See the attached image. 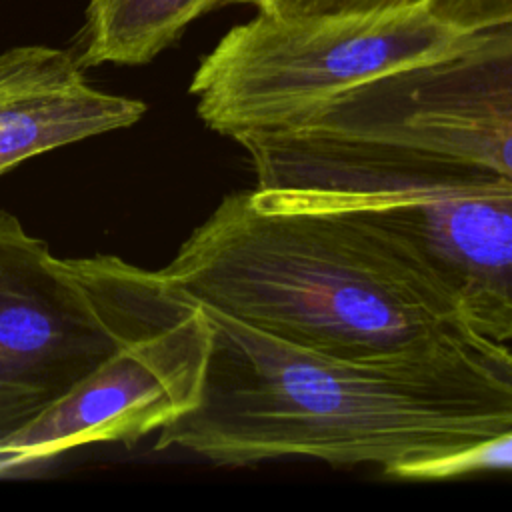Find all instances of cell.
<instances>
[{"mask_svg": "<svg viewBox=\"0 0 512 512\" xmlns=\"http://www.w3.org/2000/svg\"><path fill=\"white\" fill-rule=\"evenodd\" d=\"M436 0H242V4H252L258 12L274 14H312V12H368L402 8Z\"/></svg>", "mask_w": 512, "mask_h": 512, "instance_id": "11", "label": "cell"}, {"mask_svg": "<svg viewBox=\"0 0 512 512\" xmlns=\"http://www.w3.org/2000/svg\"><path fill=\"white\" fill-rule=\"evenodd\" d=\"M242 0H88L74 52L82 68L142 66L200 16Z\"/></svg>", "mask_w": 512, "mask_h": 512, "instance_id": "9", "label": "cell"}, {"mask_svg": "<svg viewBox=\"0 0 512 512\" xmlns=\"http://www.w3.org/2000/svg\"><path fill=\"white\" fill-rule=\"evenodd\" d=\"M512 472V428L456 454L432 458L398 468V480H450L478 472Z\"/></svg>", "mask_w": 512, "mask_h": 512, "instance_id": "10", "label": "cell"}, {"mask_svg": "<svg viewBox=\"0 0 512 512\" xmlns=\"http://www.w3.org/2000/svg\"><path fill=\"white\" fill-rule=\"evenodd\" d=\"M158 284L118 256L56 258L0 210V446L134 332Z\"/></svg>", "mask_w": 512, "mask_h": 512, "instance_id": "5", "label": "cell"}, {"mask_svg": "<svg viewBox=\"0 0 512 512\" xmlns=\"http://www.w3.org/2000/svg\"><path fill=\"white\" fill-rule=\"evenodd\" d=\"M146 104L88 84L70 50L0 52V176L38 154L136 124Z\"/></svg>", "mask_w": 512, "mask_h": 512, "instance_id": "8", "label": "cell"}, {"mask_svg": "<svg viewBox=\"0 0 512 512\" xmlns=\"http://www.w3.org/2000/svg\"><path fill=\"white\" fill-rule=\"evenodd\" d=\"M268 206L342 208L430 190H512V20L236 140Z\"/></svg>", "mask_w": 512, "mask_h": 512, "instance_id": "3", "label": "cell"}, {"mask_svg": "<svg viewBox=\"0 0 512 512\" xmlns=\"http://www.w3.org/2000/svg\"><path fill=\"white\" fill-rule=\"evenodd\" d=\"M200 308L320 354L370 360L500 344L386 230L348 208L226 194L158 270Z\"/></svg>", "mask_w": 512, "mask_h": 512, "instance_id": "2", "label": "cell"}, {"mask_svg": "<svg viewBox=\"0 0 512 512\" xmlns=\"http://www.w3.org/2000/svg\"><path fill=\"white\" fill-rule=\"evenodd\" d=\"M438 14L460 28H478L512 20V0H436Z\"/></svg>", "mask_w": 512, "mask_h": 512, "instance_id": "12", "label": "cell"}, {"mask_svg": "<svg viewBox=\"0 0 512 512\" xmlns=\"http://www.w3.org/2000/svg\"><path fill=\"white\" fill-rule=\"evenodd\" d=\"M204 312L210 352L200 400L158 430V450L182 448L218 466L374 464L392 476L512 428L506 344L352 360Z\"/></svg>", "mask_w": 512, "mask_h": 512, "instance_id": "1", "label": "cell"}, {"mask_svg": "<svg viewBox=\"0 0 512 512\" xmlns=\"http://www.w3.org/2000/svg\"><path fill=\"white\" fill-rule=\"evenodd\" d=\"M466 32L432 2L368 12H258L200 60V120L238 140L292 126L332 98L450 50Z\"/></svg>", "mask_w": 512, "mask_h": 512, "instance_id": "4", "label": "cell"}, {"mask_svg": "<svg viewBox=\"0 0 512 512\" xmlns=\"http://www.w3.org/2000/svg\"><path fill=\"white\" fill-rule=\"evenodd\" d=\"M208 352L206 312L160 274L134 332L0 446V474L84 444L134 442L158 432L198 404Z\"/></svg>", "mask_w": 512, "mask_h": 512, "instance_id": "6", "label": "cell"}, {"mask_svg": "<svg viewBox=\"0 0 512 512\" xmlns=\"http://www.w3.org/2000/svg\"><path fill=\"white\" fill-rule=\"evenodd\" d=\"M456 298L472 330L512 340V190H430L356 206Z\"/></svg>", "mask_w": 512, "mask_h": 512, "instance_id": "7", "label": "cell"}]
</instances>
